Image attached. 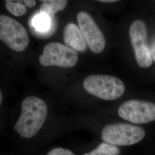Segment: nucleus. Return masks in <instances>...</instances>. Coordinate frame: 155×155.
<instances>
[{
	"label": "nucleus",
	"instance_id": "obj_1",
	"mask_svg": "<svg viewBox=\"0 0 155 155\" xmlns=\"http://www.w3.org/2000/svg\"><path fill=\"white\" fill-rule=\"evenodd\" d=\"M48 108L45 101L36 96L23 100L21 114L14 127L22 137L29 139L36 135L45 124Z\"/></svg>",
	"mask_w": 155,
	"mask_h": 155
},
{
	"label": "nucleus",
	"instance_id": "obj_2",
	"mask_svg": "<svg viewBox=\"0 0 155 155\" xmlns=\"http://www.w3.org/2000/svg\"><path fill=\"white\" fill-rule=\"evenodd\" d=\"M83 87L89 94L105 101H113L125 93V86L119 78L109 75L94 74L83 80Z\"/></svg>",
	"mask_w": 155,
	"mask_h": 155
},
{
	"label": "nucleus",
	"instance_id": "obj_3",
	"mask_svg": "<svg viewBox=\"0 0 155 155\" xmlns=\"http://www.w3.org/2000/svg\"><path fill=\"white\" fill-rule=\"evenodd\" d=\"M145 136L143 127L130 123L110 124L101 130L103 142L116 147L132 146L141 141Z\"/></svg>",
	"mask_w": 155,
	"mask_h": 155
},
{
	"label": "nucleus",
	"instance_id": "obj_4",
	"mask_svg": "<svg viewBox=\"0 0 155 155\" xmlns=\"http://www.w3.org/2000/svg\"><path fill=\"white\" fill-rule=\"evenodd\" d=\"M0 40L16 52L24 51L29 43L25 27L16 20L6 15H0Z\"/></svg>",
	"mask_w": 155,
	"mask_h": 155
},
{
	"label": "nucleus",
	"instance_id": "obj_5",
	"mask_svg": "<svg viewBox=\"0 0 155 155\" xmlns=\"http://www.w3.org/2000/svg\"><path fill=\"white\" fill-rule=\"evenodd\" d=\"M118 115L134 125L155 121V104L143 100H129L123 102L118 109Z\"/></svg>",
	"mask_w": 155,
	"mask_h": 155
},
{
	"label": "nucleus",
	"instance_id": "obj_6",
	"mask_svg": "<svg viewBox=\"0 0 155 155\" xmlns=\"http://www.w3.org/2000/svg\"><path fill=\"white\" fill-rule=\"evenodd\" d=\"M79 56L77 51L58 42L46 45L43 54L39 57L40 64L44 66L72 67L77 64Z\"/></svg>",
	"mask_w": 155,
	"mask_h": 155
},
{
	"label": "nucleus",
	"instance_id": "obj_7",
	"mask_svg": "<svg viewBox=\"0 0 155 155\" xmlns=\"http://www.w3.org/2000/svg\"><path fill=\"white\" fill-rule=\"evenodd\" d=\"M129 36L139 66L147 68L152 64L150 48L147 44V29L143 21H134L129 28Z\"/></svg>",
	"mask_w": 155,
	"mask_h": 155
},
{
	"label": "nucleus",
	"instance_id": "obj_8",
	"mask_svg": "<svg viewBox=\"0 0 155 155\" xmlns=\"http://www.w3.org/2000/svg\"><path fill=\"white\" fill-rule=\"evenodd\" d=\"M79 28L90 50L95 54L101 53L105 48V36L94 19L86 12L77 15Z\"/></svg>",
	"mask_w": 155,
	"mask_h": 155
},
{
	"label": "nucleus",
	"instance_id": "obj_9",
	"mask_svg": "<svg viewBox=\"0 0 155 155\" xmlns=\"http://www.w3.org/2000/svg\"><path fill=\"white\" fill-rule=\"evenodd\" d=\"M64 41L67 46L75 51L84 52L87 49V43L82 32L77 25L69 23L64 28Z\"/></svg>",
	"mask_w": 155,
	"mask_h": 155
},
{
	"label": "nucleus",
	"instance_id": "obj_10",
	"mask_svg": "<svg viewBox=\"0 0 155 155\" xmlns=\"http://www.w3.org/2000/svg\"><path fill=\"white\" fill-rule=\"evenodd\" d=\"M40 12L46 14L53 21L55 15L58 12L63 10L68 3L66 0H47L42 1Z\"/></svg>",
	"mask_w": 155,
	"mask_h": 155
},
{
	"label": "nucleus",
	"instance_id": "obj_11",
	"mask_svg": "<svg viewBox=\"0 0 155 155\" xmlns=\"http://www.w3.org/2000/svg\"><path fill=\"white\" fill-rule=\"evenodd\" d=\"M52 21L50 17L40 12L32 17L31 24L36 31L40 33H45L50 30Z\"/></svg>",
	"mask_w": 155,
	"mask_h": 155
},
{
	"label": "nucleus",
	"instance_id": "obj_12",
	"mask_svg": "<svg viewBox=\"0 0 155 155\" xmlns=\"http://www.w3.org/2000/svg\"><path fill=\"white\" fill-rule=\"evenodd\" d=\"M120 152L118 147L102 141L96 148L83 155H120Z\"/></svg>",
	"mask_w": 155,
	"mask_h": 155
},
{
	"label": "nucleus",
	"instance_id": "obj_13",
	"mask_svg": "<svg viewBox=\"0 0 155 155\" xmlns=\"http://www.w3.org/2000/svg\"><path fill=\"white\" fill-rule=\"evenodd\" d=\"M5 2L6 9L15 16H22L27 12V0L5 1Z\"/></svg>",
	"mask_w": 155,
	"mask_h": 155
},
{
	"label": "nucleus",
	"instance_id": "obj_14",
	"mask_svg": "<svg viewBox=\"0 0 155 155\" xmlns=\"http://www.w3.org/2000/svg\"><path fill=\"white\" fill-rule=\"evenodd\" d=\"M46 155H76L71 150L61 147L55 148L50 150Z\"/></svg>",
	"mask_w": 155,
	"mask_h": 155
},
{
	"label": "nucleus",
	"instance_id": "obj_15",
	"mask_svg": "<svg viewBox=\"0 0 155 155\" xmlns=\"http://www.w3.org/2000/svg\"><path fill=\"white\" fill-rule=\"evenodd\" d=\"M150 51L152 61H155V40L153 42V43L152 44V45L150 48Z\"/></svg>",
	"mask_w": 155,
	"mask_h": 155
},
{
	"label": "nucleus",
	"instance_id": "obj_16",
	"mask_svg": "<svg viewBox=\"0 0 155 155\" xmlns=\"http://www.w3.org/2000/svg\"><path fill=\"white\" fill-rule=\"evenodd\" d=\"M99 1L101 2H105V3H113V2H116L118 1H117V0H100Z\"/></svg>",
	"mask_w": 155,
	"mask_h": 155
},
{
	"label": "nucleus",
	"instance_id": "obj_17",
	"mask_svg": "<svg viewBox=\"0 0 155 155\" xmlns=\"http://www.w3.org/2000/svg\"><path fill=\"white\" fill-rule=\"evenodd\" d=\"M2 94L1 91L0 90V105L2 103Z\"/></svg>",
	"mask_w": 155,
	"mask_h": 155
}]
</instances>
